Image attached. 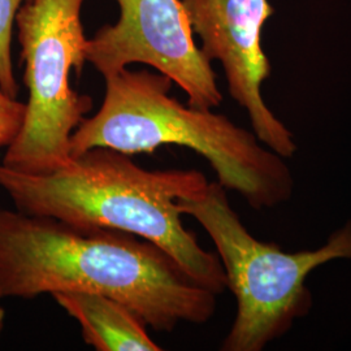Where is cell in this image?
I'll return each mask as SVG.
<instances>
[{"mask_svg":"<svg viewBox=\"0 0 351 351\" xmlns=\"http://www.w3.org/2000/svg\"><path fill=\"white\" fill-rule=\"evenodd\" d=\"M59 291L111 297L156 332L203 326L216 294L195 284L163 249L103 226L0 210V301Z\"/></svg>","mask_w":351,"mask_h":351,"instance_id":"obj_1","label":"cell"},{"mask_svg":"<svg viewBox=\"0 0 351 351\" xmlns=\"http://www.w3.org/2000/svg\"><path fill=\"white\" fill-rule=\"evenodd\" d=\"M207 185L199 171H149L130 155L107 147L73 155L62 168L43 175L0 164V189L17 211L147 239L171 255L195 284L220 295L228 289L221 262L184 226L178 204Z\"/></svg>","mask_w":351,"mask_h":351,"instance_id":"obj_2","label":"cell"},{"mask_svg":"<svg viewBox=\"0 0 351 351\" xmlns=\"http://www.w3.org/2000/svg\"><path fill=\"white\" fill-rule=\"evenodd\" d=\"M104 81L99 111L72 134V156L94 147L134 155L177 145L199 154L213 167L217 182L239 193L254 210L291 199L294 177L285 158L226 114L171 97L173 82L167 75L125 68Z\"/></svg>","mask_w":351,"mask_h":351,"instance_id":"obj_3","label":"cell"},{"mask_svg":"<svg viewBox=\"0 0 351 351\" xmlns=\"http://www.w3.org/2000/svg\"><path fill=\"white\" fill-rule=\"evenodd\" d=\"M178 204L213 239L226 287L236 298L237 313L223 351H262L285 336L311 310L313 295L306 285L311 272L332 261H351V220L322 247L288 252L251 234L217 181Z\"/></svg>","mask_w":351,"mask_h":351,"instance_id":"obj_4","label":"cell"},{"mask_svg":"<svg viewBox=\"0 0 351 351\" xmlns=\"http://www.w3.org/2000/svg\"><path fill=\"white\" fill-rule=\"evenodd\" d=\"M84 1L26 0L16 14L29 101L1 163L13 171L43 175L64 167L72 158V134L93 110L91 97L71 85L72 72L81 75L86 63Z\"/></svg>","mask_w":351,"mask_h":351,"instance_id":"obj_5","label":"cell"},{"mask_svg":"<svg viewBox=\"0 0 351 351\" xmlns=\"http://www.w3.org/2000/svg\"><path fill=\"white\" fill-rule=\"evenodd\" d=\"M120 17L86 42V62L104 78L146 64L185 91L188 104L213 110L223 93L211 62L194 39L181 0H116Z\"/></svg>","mask_w":351,"mask_h":351,"instance_id":"obj_6","label":"cell"},{"mask_svg":"<svg viewBox=\"0 0 351 351\" xmlns=\"http://www.w3.org/2000/svg\"><path fill=\"white\" fill-rule=\"evenodd\" d=\"M201 50L219 62L228 90L249 119L251 130L269 150L289 159L298 146L293 133L264 101L262 86L271 63L262 46V30L275 8L268 0H181Z\"/></svg>","mask_w":351,"mask_h":351,"instance_id":"obj_7","label":"cell"},{"mask_svg":"<svg viewBox=\"0 0 351 351\" xmlns=\"http://www.w3.org/2000/svg\"><path fill=\"white\" fill-rule=\"evenodd\" d=\"M77 320L82 339L97 351H160L147 324L132 308L111 297L86 291H59L51 295Z\"/></svg>","mask_w":351,"mask_h":351,"instance_id":"obj_8","label":"cell"},{"mask_svg":"<svg viewBox=\"0 0 351 351\" xmlns=\"http://www.w3.org/2000/svg\"><path fill=\"white\" fill-rule=\"evenodd\" d=\"M26 0H0V88L10 97L17 98L19 84L12 62L13 26L16 14Z\"/></svg>","mask_w":351,"mask_h":351,"instance_id":"obj_9","label":"cell"},{"mask_svg":"<svg viewBox=\"0 0 351 351\" xmlns=\"http://www.w3.org/2000/svg\"><path fill=\"white\" fill-rule=\"evenodd\" d=\"M26 103L7 95L0 88V149H8L17 138L25 120Z\"/></svg>","mask_w":351,"mask_h":351,"instance_id":"obj_10","label":"cell"},{"mask_svg":"<svg viewBox=\"0 0 351 351\" xmlns=\"http://www.w3.org/2000/svg\"><path fill=\"white\" fill-rule=\"evenodd\" d=\"M4 320H5V311H4V308L0 304V335H1L3 329H4Z\"/></svg>","mask_w":351,"mask_h":351,"instance_id":"obj_11","label":"cell"}]
</instances>
